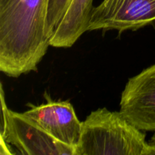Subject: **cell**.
I'll return each mask as SVG.
<instances>
[{"label": "cell", "instance_id": "7a4b0ae2", "mask_svg": "<svg viewBox=\"0 0 155 155\" xmlns=\"http://www.w3.org/2000/svg\"><path fill=\"white\" fill-rule=\"evenodd\" d=\"M145 137L120 111L98 108L82 122L75 155H145Z\"/></svg>", "mask_w": 155, "mask_h": 155}, {"label": "cell", "instance_id": "6da1fadb", "mask_svg": "<svg viewBox=\"0 0 155 155\" xmlns=\"http://www.w3.org/2000/svg\"><path fill=\"white\" fill-rule=\"evenodd\" d=\"M48 0H0V71L11 77L37 71L50 46Z\"/></svg>", "mask_w": 155, "mask_h": 155}, {"label": "cell", "instance_id": "9c48e42d", "mask_svg": "<svg viewBox=\"0 0 155 155\" xmlns=\"http://www.w3.org/2000/svg\"><path fill=\"white\" fill-rule=\"evenodd\" d=\"M145 155H155V132L151 139L148 142V149Z\"/></svg>", "mask_w": 155, "mask_h": 155}, {"label": "cell", "instance_id": "8992f818", "mask_svg": "<svg viewBox=\"0 0 155 155\" xmlns=\"http://www.w3.org/2000/svg\"><path fill=\"white\" fill-rule=\"evenodd\" d=\"M46 103L33 105L23 112L57 140L75 148L81 132L82 122L68 101H54L48 94Z\"/></svg>", "mask_w": 155, "mask_h": 155}, {"label": "cell", "instance_id": "277c9868", "mask_svg": "<svg viewBox=\"0 0 155 155\" xmlns=\"http://www.w3.org/2000/svg\"><path fill=\"white\" fill-rule=\"evenodd\" d=\"M155 27V0H103L93 7L88 31L137 30Z\"/></svg>", "mask_w": 155, "mask_h": 155}, {"label": "cell", "instance_id": "5b68a950", "mask_svg": "<svg viewBox=\"0 0 155 155\" xmlns=\"http://www.w3.org/2000/svg\"><path fill=\"white\" fill-rule=\"evenodd\" d=\"M120 111L138 129L155 132V64L129 79Z\"/></svg>", "mask_w": 155, "mask_h": 155}, {"label": "cell", "instance_id": "3957f363", "mask_svg": "<svg viewBox=\"0 0 155 155\" xmlns=\"http://www.w3.org/2000/svg\"><path fill=\"white\" fill-rule=\"evenodd\" d=\"M1 142L12 145L23 155H75V148L54 139L26 116L7 107L2 86Z\"/></svg>", "mask_w": 155, "mask_h": 155}, {"label": "cell", "instance_id": "52a82bcc", "mask_svg": "<svg viewBox=\"0 0 155 155\" xmlns=\"http://www.w3.org/2000/svg\"><path fill=\"white\" fill-rule=\"evenodd\" d=\"M93 0H72L50 39V46L70 48L88 31Z\"/></svg>", "mask_w": 155, "mask_h": 155}, {"label": "cell", "instance_id": "ba28073f", "mask_svg": "<svg viewBox=\"0 0 155 155\" xmlns=\"http://www.w3.org/2000/svg\"><path fill=\"white\" fill-rule=\"evenodd\" d=\"M71 1L72 0H48L45 30L49 39H51Z\"/></svg>", "mask_w": 155, "mask_h": 155}]
</instances>
